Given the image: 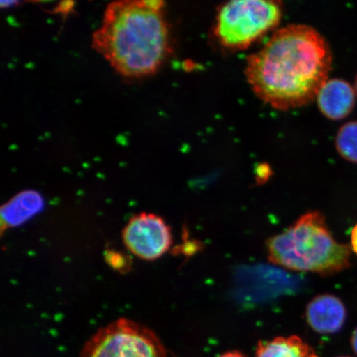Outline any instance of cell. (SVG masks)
Listing matches in <instances>:
<instances>
[{"mask_svg":"<svg viewBox=\"0 0 357 357\" xmlns=\"http://www.w3.org/2000/svg\"><path fill=\"white\" fill-rule=\"evenodd\" d=\"M331 52L314 29L289 25L248 59L245 77L259 99L280 110L306 105L327 82Z\"/></svg>","mask_w":357,"mask_h":357,"instance_id":"obj_1","label":"cell"},{"mask_svg":"<svg viewBox=\"0 0 357 357\" xmlns=\"http://www.w3.org/2000/svg\"><path fill=\"white\" fill-rule=\"evenodd\" d=\"M163 8L156 0L111 3L93 35V48L124 77L155 73L171 52Z\"/></svg>","mask_w":357,"mask_h":357,"instance_id":"obj_2","label":"cell"},{"mask_svg":"<svg viewBox=\"0 0 357 357\" xmlns=\"http://www.w3.org/2000/svg\"><path fill=\"white\" fill-rule=\"evenodd\" d=\"M268 259L287 269L332 275L351 266V248L337 242L318 211L303 214L283 233L267 241Z\"/></svg>","mask_w":357,"mask_h":357,"instance_id":"obj_3","label":"cell"},{"mask_svg":"<svg viewBox=\"0 0 357 357\" xmlns=\"http://www.w3.org/2000/svg\"><path fill=\"white\" fill-rule=\"evenodd\" d=\"M281 17L279 2L235 0L218 12L215 34L223 46L245 49L278 26Z\"/></svg>","mask_w":357,"mask_h":357,"instance_id":"obj_4","label":"cell"},{"mask_svg":"<svg viewBox=\"0 0 357 357\" xmlns=\"http://www.w3.org/2000/svg\"><path fill=\"white\" fill-rule=\"evenodd\" d=\"M79 357H167L158 336L145 326L121 319L89 339Z\"/></svg>","mask_w":357,"mask_h":357,"instance_id":"obj_5","label":"cell"},{"mask_svg":"<svg viewBox=\"0 0 357 357\" xmlns=\"http://www.w3.org/2000/svg\"><path fill=\"white\" fill-rule=\"evenodd\" d=\"M128 250L144 260H155L168 251L172 242L171 229L162 218L142 213L134 216L123 231Z\"/></svg>","mask_w":357,"mask_h":357,"instance_id":"obj_6","label":"cell"},{"mask_svg":"<svg viewBox=\"0 0 357 357\" xmlns=\"http://www.w3.org/2000/svg\"><path fill=\"white\" fill-rule=\"evenodd\" d=\"M305 315L307 324L314 331L331 334L342 328L347 310L340 298L333 294H321L307 305Z\"/></svg>","mask_w":357,"mask_h":357,"instance_id":"obj_7","label":"cell"},{"mask_svg":"<svg viewBox=\"0 0 357 357\" xmlns=\"http://www.w3.org/2000/svg\"><path fill=\"white\" fill-rule=\"evenodd\" d=\"M317 100L326 117L333 120L344 119L354 109L355 89L345 80L328 79L321 88Z\"/></svg>","mask_w":357,"mask_h":357,"instance_id":"obj_8","label":"cell"},{"mask_svg":"<svg viewBox=\"0 0 357 357\" xmlns=\"http://www.w3.org/2000/svg\"><path fill=\"white\" fill-rule=\"evenodd\" d=\"M255 357H319L312 348L298 336L278 337L260 341Z\"/></svg>","mask_w":357,"mask_h":357,"instance_id":"obj_9","label":"cell"},{"mask_svg":"<svg viewBox=\"0 0 357 357\" xmlns=\"http://www.w3.org/2000/svg\"><path fill=\"white\" fill-rule=\"evenodd\" d=\"M337 149L343 158L357 163V121L347 123L339 130Z\"/></svg>","mask_w":357,"mask_h":357,"instance_id":"obj_10","label":"cell"},{"mask_svg":"<svg viewBox=\"0 0 357 357\" xmlns=\"http://www.w3.org/2000/svg\"><path fill=\"white\" fill-rule=\"evenodd\" d=\"M351 249L357 255V223L351 231Z\"/></svg>","mask_w":357,"mask_h":357,"instance_id":"obj_11","label":"cell"},{"mask_svg":"<svg viewBox=\"0 0 357 357\" xmlns=\"http://www.w3.org/2000/svg\"><path fill=\"white\" fill-rule=\"evenodd\" d=\"M218 357H245L243 352H241L239 351H231L225 352V354H223L220 356Z\"/></svg>","mask_w":357,"mask_h":357,"instance_id":"obj_12","label":"cell"},{"mask_svg":"<svg viewBox=\"0 0 357 357\" xmlns=\"http://www.w3.org/2000/svg\"><path fill=\"white\" fill-rule=\"evenodd\" d=\"M351 344L352 349H354L355 354L357 355V328L355 329L354 333H352Z\"/></svg>","mask_w":357,"mask_h":357,"instance_id":"obj_13","label":"cell"},{"mask_svg":"<svg viewBox=\"0 0 357 357\" xmlns=\"http://www.w3.org/2000/svg\"><path fill=\"white\" fill-rule=\"evenodd\" d=\"M355 91H356V96H357V77H356V84H355Z\"/></svg>","mask_w":357,"mask_h":357,"instance_id":"obj_14","label":"cell"},{"mask_svg":"<svg viewBox=\"0 0 357 357\" xmlns=\"http://www.w3.org/2000/svg\"><path fill=\"white\" fill-rule=\"evenodd\" d=\"M338 357H350V356H338Z\"/></svg>","mask_w":357,"mask_h":357,"instance_id":"obj_15","label":"cell"}]
</instances>
